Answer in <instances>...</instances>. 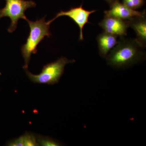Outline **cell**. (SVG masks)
Masks as SVG:
<instances>
[{
	"label": "cell",
	"instance_id": "6da1fadb",
	"mask_svg": "<svg viewBox=\"0 0 146 146\" xmlns=\"http://www.w3.org/2000/svg\"><path fill=\"white\" fill-rule=\"evenodd\" d=\"M136 39L120 37L119 40L106 57L108 65L112 68L129 67L143 60L145 54Z\"/></svg>",
	"mask_w": 146,
	"mask_h": 146
},
{
	"label": "cell",
	"instance_id": "7a4b0ae2",
	"mask_svg": "<svg viewBox=\"0 0 146 146\" xmlns=\"http://www.w3.org/2000/svg\"><path fill=\"white\" fill-rule=\"evenodd\" d=\"M25 21L29 24L30 31L27 42L21 49L25 61L23 66L25 70L28 68L32 54L37 52V45L45 36L50 37L51 35L49 31L50 24L45 21V17L35 21H30L27 18Z\"/></svg>",
	"mask_w": 146,
	"mask_h": 146
},
{
	"label": "cell",
	"instance_id": "3957f363",
	"mask_svg": "<svg viewBox=\"0 0 146 146\" xmlns=\"http://www.w3.org/2000/svg\"><path fill=\"white\" fill-rule=\"evenodd\" d=\"M75 62L74 59L70 60L67 58L62 57L54 62L45 65L39 74H33L28 69H25V70L28 77L33 83L52 85L59 82L65 65Z\"/></svg>",
	"mask_w": 146,
	"mask_h": 146
},
{
	"label": "cell",
	"instance_id": "277c9868",
	"mask_svg": "<svg viewBox=\"0 0 146 146\" xmlns=\"http://www.w3.org/2000/svg\"><path fill=\"white\" fill-rule=\"evenodd\" d=\"M6 5L0 9V19L7 17L10 18V25L8 29L11 33L16 30L19 19L25 20L27 18L25 11L30 8L35 7L36 3L32 1L25 0H5Z\"/></svg>",
	"mask_w": 146,
	"mask_h": 146
},
{
	"label": "cell",
	"instance_id": "5b68a950",
	"mask_svg": "<svg viewBox=\"0 0 146 146\" xmlns=\"http://www.w3.org/2000/svg\"><path fill=\"white\" fill-rule=\"evenodd\" d=\"M83 5L82 4L80 6L78 7H74L71 8L69 10L67 11H60L59 13H57L56 16H55L54 18L51 20L48 21V23L50 25L54 21L56 18L62 16H67L70 17L74 21L77 25L79 27L80 36L79 40L82 41L84 40L83 34V29L84 25L86 23H89V16L92 13L96 11V10L89 11L86 10L83 8Z\"/></svg>",
	"mask_w": 146,
	"mask_h": 146
},
{
	"label": "cell",
	"instance_id": "8992f818",
	"mask_svg": "<svg viewBox=\"0 0 146 146\" xmlns=\"http://www.w3.org/2000/svg\"><path fill=\"white\" fill-rule=\"evenodd\" d=\"M99 25L106 32L120 37L127 35V29L129 27V21L107 15H105Z\"/></svg>",
	"mask_w": 146,
	"mask_h": 146
},
{
	"label": "cell",
	"instance_id": "52a82bcc",
	"mask_svg": "<svg viewBox=\"0 0 146 146\" xmlns=\"http://www.w3.org/2000/svg\"><path fill=\"white\" fill-rule=\"evenodd\" d=\"M110 9L105 11V15L113 16L124 20L129 21L136 16L143 15L145 10L143 12L131 9L118 1L110 5Z\"/></svg>",
	"mask_w": 146,
	"mask_h": 146
},
{
	"label": "cell",
	"instance_id": "ba28073f",
	"mask_svg": "<svg viewBox=\"0 0 146 146\" xmlns=\"http://www.w3.org/2000/svg\"><path fill=\"white\" fill-rule=\"evenodd\" d=\"M146 13L136 16L129 21V27L136 33L137 42L140 46L145 48L146 45Z\"/></svg>",
	"mask_w": 146,
	"mask_h": 146
},
{
	"label": "cell",
	"instance_id": "9c48e42d",
	"mask_svg": "<svg viewBox=\"0 0 146 146\" xmlns=\"http://www.w3.org/2000/svg\"><path fill=\"white\" fill-rule=\"evenodd\" d=\"M117 37L105 31L98 35L97 41L100 55L102 57L106 58L110 51L117 44Z\"/></svg>",
	"mask_w": 146,
	"mask_h": 146
},
{
	"label": "cell",
	"instance_id": "30bf717a",
	"mask_svg": "<svg viewBox=\"0 0 146 146\" xmlns=\"http://www.w3.org/2000/svg\"><path fill=\"white\" fill-rule=\"evenodd\" d=\"M36 141L39 146H60L62 144L53 138L48 136L36 135Z\"/></svg>",
	"mask_w": 146,
	"mask_h": 146
},
{
	"label": "cell",
	"instance_id": "8fae6325",
	"mask_svg": "<svg viewBox=\"0 0 146 146\" xmlns=\"http://www.w3.org/2000/svg\"><path fill=\"white\" fill-rule=\"evenodd\" d=\"M23 139L24 146H38L36 135L30 132H26L22 135Z\"/></svg>",
	"mask_w": 146,
	"mask_h": 146
},
{
	"label": "cell",
	"instance_id": "7c38bea8",
	"mask_svg": "<svg viewBox=\"0 0 146 146\" xmlns=\"http://www.w3.org/2000/svg\"><path fill=\"white\" fill-rule=\"evenodd\" d=\"M123 3L131 9L141 8L145 3V0H122Z\"/></svg>",
	"mask_w": 146,
	"mask_h": 146
},
{
	"label": "cell",
	"instance_id": "4fadbf2b",
	"mask_svg": "<svg viewBox=\"0 0 146 146\" xmlns=\"http://www.w3.org/2000/svg\"><path fill=\"white\" fill-rule=\"evenodd\" d=\"M7 146H23V136H21L19 138H15L8 142Z\"/></svg>",
	"mask_w": 146,
	"mask_h": 146
},
{
	"label": "cell",
	"instance_id": "5bb4252c",
	"mask_svg": "<svg viewBox=\"0 0 146 146\" xmlns=\"http://www.w3.org/2000/svg\"><path fill=\"white\" fill-rule=\"evenodd\" d=\"M104 1H106L110 5H111L113 3L115 2V1H119V0H104Z\"/></svg>",
	"mask_w": 146,
	"mask_h": 146
}]
</instances>
